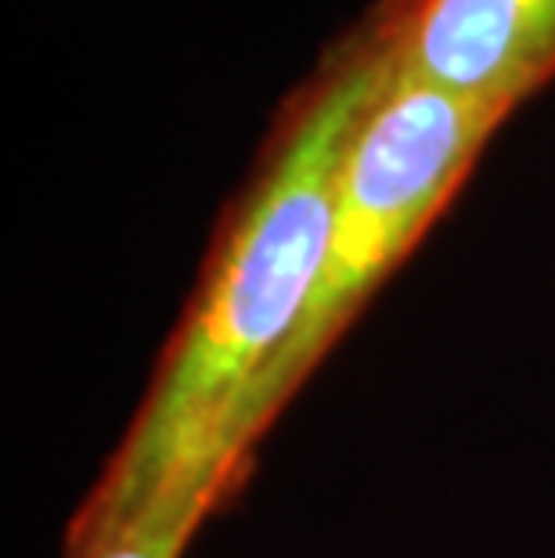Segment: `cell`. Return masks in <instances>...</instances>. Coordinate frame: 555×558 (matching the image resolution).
I'll return each instance as SVG.
<instances>
[{
  "label": "cell",
  "instance_id": "obj_4",
  "mask_svg": "<svg viewBox=\"0 0 555 558\" xmlns=\"http://www.w3.org/2000/svg\"><path fill=\"white\" fill-rule=\"evenodd\" d=\"M234 490V480L184 483L73 558H181L203 519Z\"/></svg>",
  "mask_w": 555,
  "mask_h": 558
},
{
  "label": "cell",
  "instance_id": "obj_3",
  "mask_svg": "<svg viewBox=\"0 0 555 558\" xmlns=\"http://www.w3.org/2000/svg\"><path fill=\"white\" fill-rule=\"evenodd\" d=\"M400 80L523 105L555 80V0H372Z\"/></svg>",
  "mask_w": 555,
  "mask_h": 558
},
{
  "label": "cell",
  "instance_id": "obj_1",
  "mask_svg": "<svg viewBox=\"0 0 555 558\" xmlns=\"http://www.w3.org/2000/svg\"><path fill=\"white\" fill-rule=\"evenodd\" d=\"M386 80V33L369 4L278 105L242 192L224 213L181 328L69 526V558L177 486L242 483L250 454L234 447V418L311 306L333 242L342 151Z\"/></svg>",
  "mask_w": 555,
  "mask_h": 558
},
{
  "label": "cell",
  "instance_id": "obj_2",
  "mask_svg": "<svg viewBox=\"0 0 555 558\" xmlns=\"http://www.w3.org/2000/svg\"><path fill=\"white\" fill-rule=\"evenodd\" d=\"M516 109L512 101L462 98L389 73L342 151L333 242L311 306L234 418L242 454L297 397L375 289L426 239Z\"/></svg>",
  "mask_w": 555,
  "mask_h": 558
}]
</instances>
